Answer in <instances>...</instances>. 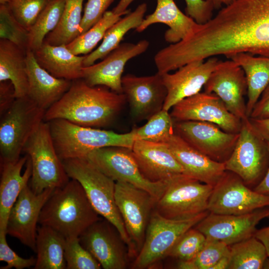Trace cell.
<instances>
[{"mask_svg": "<svg viewBox=\"0 0 269 269\" xmlns=\"http://www.w3.org/2000/svg\"><path fill=\"white\" fill-rule=\"evenodd\" d=\"M115 201L130 242V258H135L143 244L156 199L146 191L130 183H115Z\"/></svg>", "mask_w": 269, "mask_h": 269, "instance_id": "9", "label": "cell"}, {"mask_svg": "<svg viewBox=\"0 0 269 269\" xmlns=\"http://www.w3.org/2000/svg\"><path fill=\"white\" fill-rule=\"evenodd\" d=\"M7 233L0 232V261L7 263L0 269H23L34 267L36 258L31 257L28 259L20 257L16 254L8 245L6 236Z\"/></svg>", "mask_w": 269, "mask_h": 269, "instance_id": "42", "label": "cell"}, {"mask_svg": "<svg viewBox=\"0 0 269 269\" xmlns=\"http://www.w3.org/2000/svg\"><path fill=\"white\" fill-rule=\"evenodd\" d=\"M10 81L15 98L27 96L28 81L26 51L13 43L0 39V82Z\"/></svg>", "mask_w": 269, "mask_h": 269, "instance_id": "28", "label": "cell"}, {"mask_svg": "<svg viewBox=\"0 0 269 269\" xmlns=\"http://www.w3.org/2000/svg\"><path fill=\"white\" fill-rule=\"evenodd\" d=\"M235 147L224 162L226 171L238 175L246 184L256 182L264 171L268 154L266 141L256 130L250 118L242 121Z\"/></svg>", "mask_w": 269, "mask_h": 269, "instance_id": "12", "label": "cell"}, {"mask_svg": "<svg viewBox=\"0 0 269 269\" xmlns=\"http://www.w3.org/2000/svg\"><path fill=\"white\" fill-rule=\"evenodd\" d=\"M115 182L130 183L149 192L157 201L169 182H152L141 173L131 148L109 146L96 149L86 157Z\"/></svg>", "mask_w": 269, "mask_h": 269, "instance_id": "10", "label": "cell"}, {"mask_svg": "<svg viewBox=\"0 0 269 269\" xmlns=\"http://www.w3.org/2000/svg\"><path fill=\"white\" fill-rule=\"evenodd\" d=\"M255 105L249 118L264 119L269 118V84Z\"/></svg>", "mask_w": 269, "mask_h": 269, "instance_id": "46", "label": "cell"}, {"mask_svg": "<svg viewBox=\"0 0 269 269\" xmlns=\"http://www.w3.org/2000/svg\"><path fill=\"white\" fill-rule=\"evenodd\" d=\"M230 254V246L221 241L207 239L197 255L187 261H179L181 269H211L221 259Z\"/></svg>", "mask_w": 269, "mask_h": 269, "instance_id": "37", "label": "cell"}, {"mask_svg": "<svg viewBox=\"0 0 269 269\" xmlns=\"http://www.w3.org/2000/svg\"><path fill=\"white\" fill-rule=\"evenodd\" d=\"M64 258L66 269H100L94 256L80 243L79 237L66 239Z\"/></svg>", "mask_w": 269, "mask_h": 269, "instance_id": "40", "label": "cell"}, {"mask_svg": "<svg viewBox=\"0 0 269 269\" xmlns=\"http://www.w3.org/2000/svg\"><path fill=\"white\" fill-rule=\"evenodd\" d=\"M186 15L199 24L205 23L213 16L215 8L212 0H185Z\"/></svg>", "mask_w": 269, "mask_h": 269, "instance_id": "44", "label": "cell"}, {"mask_svg": "<svg viewBox=\"0 0 269 269\" xmlns=\"http://www.w3.org/2000/svg\"><path fill=\"white\" fill-rule=\"evenodd\" d=\"M55 188L35 193L29 184L19 194L8 218L6 233L36 252L37 224L41 211Z\"/></svg>", "mask_w": 269, "mask_h": 269, "instance_id": "16", "label": "cell"}, {"mask_svg": "<svg viewBox=\"0 0 269 269\" xmlns=\"http://www.w3.org/2000/svg\"><path fill=\"white\" fill-rule=\"evenodd\" d=\"M135 129V140L165 143L174 133V124L168 111L162 110L142 127Z\"/></svg>", "mask_w": 269, "mask_h": 269, "instance_id": "36", "label": "cell"}, {"mask_svg": "<svg viewBox=\"0 0 269 269\" xmlns=\"http://www.w3.org/2000/svg\"><path fill=\"white\" fill-rule=\"evenodd\" d=\"M206 241L205 235L195 228L186 231L176 242L167 257L179 261H187L194 258Z\"/></svg>", "mask_w": 269, "mask_h": 269, "instance_id": "39", "label": "cell"}, {"mask_svg": "<svg viewBox=\"0 0 269 269\" xmlns=\"http://www.w3.org/2000/svg\"><path fill=\"white\" fill-rule=\"evenodd\" d=\"M268 258L265 246L254 235L230 246L228 269H263Z\"/></svg>", "mask_w": 269, "mask_h": 269, "instance_id": "33", "label": "cell"}, {"mask_svg": "<svg viewBox=\"0 0 269 269\" xmlns=\"http://www.w3.org/2000/svg\"><path fill=\"white\" fill-rule=\"evenodd\" d=\"M32 164L27 154L16 161L1 162L0 232L6 233L10 210L32 175Z\"/></svg>", "mask_w": 269, "mask_h": 269, "instance_id": "25", "label": "cell"}, {"mask_svg": "<svg viewBox=\"0 0 269 269\" xmlns=\"http://www.w3.org/2000/svg\"><path fill=\"white\" fill-rule=\"evenodd\" d=\"M14 89L10 81L0 82V112L2 115L15 99Z\"/></svg>", "mask_w": 269, "mask_h": 269, "instance_id": "45", "label": "cell"}, {"mask_svg": "<svg viewBox=\"0 0 269 269\" xmlns=\"http://www.w3.org/2000/svg\"><path fill=\"white\" fill-rule=\"evenodd\" d=\"M84 0H66L56 27L46 36L44 42L52 45H67L80 35Z\"/></svg>", "mask_w": 269, "mask_h": 269, "instance_id": "32", "label": "cell"}, {"mask_svg": "<svg viewBox=\"0 0 269 269\" xmlns=\"http://www.w3.org/2000/svg\"><path fill=\"white\" fill-rule=\"evenodd\" d=\"M99 216L81 184L71 179L54 189L41 211L38 224L52 228L66 239L79 237L101 219Z\"/></svg>", "mask_w": 269, "mask_h": 269, "instance_id": "2", "label": "cell"}, {"mask_svg": "<svg viewBox=\"0 0 269 269\" xmlns=\"http://www.w3.org/2000/svg\"><path fill=\"white\" fill-rule=\"evenodd\" d=\"M28 31L14 17L7 4L0 5V39L8 40L26 51Z\"/></svg>", "mask_w": 269, "mask_h": 269, "instance_id": "38", "label": "cell"}, {"mask_svg": "<svg viewBox=\"0 0 269 269\" xmlns=\"http://www.w3.org/2000/svg\"><path fill=\"white\" fill-rule=\"evenodd\" d=\"M62 161L69 178L81 184L93 208L116 227L129 250V238L115 201L116 182L86 158Z\"/></svg>", "mask_w": 269, "mask_h": 269, "instance_id": "4", "label": "cell"}, {"mask_svg": "<svg viewBox=\"0 0 269 269\" xmlns=\"http://www.w3.org/2000/svg\"><path fill=\"white\" fill-rule=\"evenodd\" d=\"M219 60L212 57L204 60H196L179 68L173 74L161 75L167 90L163 110L168 111L178 102L200 92L215 70Z\"/></svg>", "mask_w": 269, "mask_h": 269, "instance_id": "21", "label": "cell"}, {"mask_svg": "<svg viewBox=\"0 0 269 269\" xmlns=\"http://www.w3.org/2000/svg\"><path fill=\"white\" fill-rule=\"evenodd\" d=\"M250 120L262 137L266 141H269V118L264 119L250 118Z\"/></svg>", "mask_w": 269, "mask_h": 269, "instance_id": "47", "label": "cell"}, {"mask_svg": "<svg viewBox=\"0 0 269 269\" xmlns=\"http://www.w3.org/2000/svg\"><path fill=\"white\" fill-rule=\"evenodd\" d=\"M266 217H269L268 209L261 208L242 215L210 213L194 227L207 239L221 241L231 246L253 236L257 225Z\"/></svg>", "mask_w": 269, "mask_h": 269, "instance_id": "20", "label": "cell"}, {"mask_svg": "<svg viewBox=\"0 0 269 269\" xmlns=\"http://www.w3.org/2000/svg\"><path fill=\"white\" fill-rule=\"evenodd\" d=\"M264 268L269 269V262L266 261Z\"/></svg>", "mask_w": 269, "mask_h": 269, "instance_id": "54", "label": "cell"}, {"mask_svg": "<svg viewBox=\"0 0 269 269\" xmlns=\"http://www.w3.org/2000/svg\"><path fill=\"white\" fill-rule=\"evenodd\" d=\"M123 93L103 86H90L82 79L73 81L69 90L45 111L44 120L61 119L95 128L113 122L126 102Z\"/></svg>", "mask_w": 269, "mask_h": 269, "instance_id": "1", "label": "cell"}, {"mask_svg": "<svg viewBox=\"0 0 269 269\" xmlns=\"http://www.w3.org/2000/svg\"><path fill=\"white\" fill-rule=\"evenodd\" d=\"M51 0H10L7 5L17 20L28 31Z\"/></svg>", "mask_w": 269, "mask_h": 269, "instance_id": "41", "label": "cell"}, {"mask_svg": "<svg viewBox=\"0 0 269 269\" xmlns=\"http://www.w3.org/2000/svg\"><path fill=\"white\" fill-rule=\"evenodd\" d=\"M174 132L192 147L212 160L225 162L231 154L239 136L206 122L176 121Z\"/></svg>", "mask_w": 269, "mask_h": 269, "instance_id": "15", "label": "cell"}, {"mask_svg": "<svg viewBox=\"0 0 269 269\" xmlns=\"http://www.w3.org/2000/svg\"><path fill=\"white\" fill-rule=\"evenodd\" d=\"M243 70L247 83V116L251 112L262 93L269 84V57H256L248 53H240L230 56Z\"/></svg>", "mask_w": 269, "mask_h": 269, "instance_id": "29", "label": "cell"}, {"mask_svg": "<svg viewBox=\"0 0 269 269\" xmlns=\"http://www.w3.org/2000/svg\"><path fill=\"white\" fill-rule=\"evenodd\" d=\"M45 111L25 96L16 98L0 115L1 162H14L20 158L27 141L43 121Z\"/></svg>", "mask_w": 269, "mask_h": 269, "instance_id": "5", "label": "cell"}, {"mask_svg": "<svg viewBox=\"0 0 269 269\" xmlns=\"http://www.w3.org/2000/svg\"><path fill=\"white\" fill-rule=\"evenodd\" d=\"M10 0H0V4H7Z\"/></svg>", "mask_w": 269, "mask_h": 269, "instance_id": "53", "label": "cell"}, {"mask_svg": "<svg viewBox=\"0 0 269 269\" xmlns=\"http://www.w3.org/2000/svg\"><path fill=\"white\" fill-rule=\"evenodd\" d=\"M122 86L135 120H148L162 110L167 90L157 72L147 76L127 74L122 77Z\"/></svg>", "mask_w": 269, "mask_h": 269, "instance_id": "19", "label": "cell"}, {"mask_svg": "<svg viewBox=\"0 0 269 269\" xmlns=\"http://www.w3.org/2000/svg\"><path fill=\"white\" fill-rule=\"evenodd\" d=\"M234 0H212L215 8H220L222 5H227L232 3Z\"/></svg>", "mask_w": 269, "mask_h": 269, "instance_id": "52", "label": "cell"}, {"mask_svg": "<svg viewBox=\"0 0 269 269\" xmlns=\"http://www.w3.org/2000/svg\"><path fill=\"white\" fill-rule=\"evenodd\" d=\"M114 0H88L80 28V35L89 30L107 11Z\"/></svg>", "mask_w": 269, "mask_h": 269, "instance_id": "43", "label": "cell"}, {"mask_svg": "<svg viewBox=\"0 0 269 269\" xmlns=\"http://www.w3.org/2000/svg\"><path fill=\"white\" fill-rule=\"evenodd\" d=\"M209 212L184 219H168L153 210L146 231L142 247L134 258L132 268H150L167 257L178 240L188 230L194 227Z\"/></svg>", "mask_w": 269, "mask_h": 269, "instance_id": "7", "label": "cell"}, {"mask_svg": "<svg viewBox=\"0 0 269 269\" xmlns=\"http://www.w3.org/2000/svg\"><path fill=\"white\" fill-rule=\"evenodd\" d=\"M254 236L260 240L265 246L269 262V226L256 231Z\"/></svg>", "mask_w": 269, "mask_h": 269, "instance_id": "49", "label": "cell"}, {"mask_svg": "<svg viewBox=\"0 0 269 269\" xmlns=\"http://www.w3.org/2000/svg\"><path fill=\"white\" fill-rule=\"evenodd\" d=\"M132 150L142 174L150 181L166 182L185 174L166 143L135 140Z\"/></svg>", "mask_w": 269, "mask_h": 269, "instance_id": "22", "label": "cell"}, {"mask_svg": "<svg viewBox=\"0 0 269 269\" xmlns=\"http://www.w3.org/2000/svg\"><path fill=\"white\" fill-rule=\"evenodd\" d=\"M157 23H164L169 27L164 33V39L170 44L187 39L196 31L199 25L183 13L174 0H157L154 12L146 16L135 30L141 32Z\"/></svg>", "mask_w": 269, "mask_h": 269, "instance_id": "26", "label": "cell"}, {"mask_svg": "<svg viewBox=\"0 0 269 269\" xmlns=\"http://www.w3.org/2000/svg\"><path fill=\"white\" fill-rule=\"evenodd\" d=\"M204 87L205 92L216 95L242 121L249 119L244 99L247 94L246 78L242 68L234 61L219 60Z\"/></svg>", "mask_w": 269, "mask_h": 269, "instance_id": "17", "label": "cell"}, {"mask_svg": "<svg viewBox=\"0 0 269 269\" xmlns=\"http://www.w3.org/2000/svg\"><path fill=\"white\" fill-rule=\"evenodd\" d=\"M80 244L104 269H126L128 267V247L116 227L107 219H100L79 237Z\"/></svg>", "mask_w": 269, "mask_h": 269, "instance_id": "13", "label": "cell"}, {"mask_svg": "<svg viewBox=\"0 0 269 269\" xmlns=\"http://www.w3.org/2000/svg\"><path fill=\"white\" fill-rule=\"evenodd\" d=\"M121 16L112 10L107 11L103 17L89 30L66 45L67 48L76 55L89 54L103 39L107 30Z\"/></svg>", "mask_w": 269, "mask_h": 269, "instance_id": "35", "label": "cell"}, {"mask_svg": "<svg viewBox=\"0 0 269 269\" xmlns=\"http://www.w3.org/2000/svg\"><path fill=\"white\" fill-rule=\"evenodd\" d=\"M23 151L31 162L32 171L29 185L35 193L39 194L49 188L63 187L69 181L54 145L47 122L41 123Z\"/></svg>", "mask_w": 269, "mask_h": 269, "instance_id": "6", "label": "cell"}, {"mask_svg": "<svg viewBox=\"0 0 269 269\" xmlns=\"http://www.w3.org/2000/svg\"><path fill=\"white\" fill-rule=\"evenodd\" d=\"M66 0H51L42 11L28 32L27 49L33 52L44 42L46 35L58 24Z\"/></svg>", "mask_w": 269, "mask_h": 269, "instance_id": "34", "label": "cell"}, {"mask_svg": "<svg viewBox=\"0 0 269 269\" xmlns=\"http://www.w3.org/2000/svg\"><path fill=\"white\" fill-rule=\"evenodd\" d=\"M213 186L182 174L169 180L154 210L168 219H184L208 211Z\"/></svg>", "mask_w": 269, "mask_h": 269, "instance_id": "8", "label": "cell"}, {"mask_svg": "<svg viewBox=\"0 0 269 269\" xmlns=\"http://www.w3.org/2000/svg\"><path fill=\"white\" fill-rule=\"evenodd\" d=\"M170 115L176 121L206 122L230 133H239L242 121L232 114L215 94L199 92L183 99L172 108Z\"/></svg>", "mask_w": 269, "mask_h": 269, "instance_id": "14", "label": "cell"}, {"mask_svg": "<svg viewBox=\"0 0 269 269\" xmlns=\"http://www.w3.org/2000/svg\"><path fill=\"white\" fill-rule=\"evenodd\" d=\"M184 169L185 174L215 186L225 175V163L212 160L174 133L165 142Z\"/></svg>", "mask_w": 269, "mask_h": 269, "instance_id": "23", "label": "cell"}, {"mask_svg": "<svg viewBox=\"0 0 269 269\" xmlns=\"http://www.w3.org/2000/svg\"><path fill=\"white\" fill-rule=\"evenodd\" d=\"M28 81L27 96L41 108L47 110L69 90L72 81L58 78L37 63L32 51L26 50Z\"/></svg>", "mask_w": 269, "mask_h": 269, "instance_id": "24", "label": "cell"}, {"mask_svg": "<svg viewBox=\"0 0 269 269\" xmlns=\"http://www.w3.org/2000/svg\"><path fill=\"white\" fill-rule=\"evenodd\" d=\"M149 45V42L145 39L136 43H121L100 62L83 67L81 79L90 86H103L123 93L122 74L126 63L145 52Z\"/></svg>", "mask_w": 269, "mask_h": 269, "instance_id": "18", "label": "cell"}, {"mask_svg": "<svg viewBox=\"0 0 269 269\" xmlns=\"http://www.w3.org/2000/svg\"><path fill=\"white\" fill-rule=\"evenodd\" d=\"M57 154L62 160L86 158L92 151L109 146L132 148L135 129L125 134L79 126L64 119L47 122Z\"/></svg>", "mask_w": 269, "mask_h": 269, "instance_id": "3", "label": "cell"}, {"mask_svg": "<svg viewBox=\"0 0 269 269\" xmlns=\"http://www.w3.org/2000/svg\"><path fill=\"white\" fill-rule=\"evenodd\" d=\"M65 242L66 238L54 229L39 225L37 229V257L34 269H66L64 258Z\"/></svg>", "mask_w": 269, "mask_h": 269, "instance_id": "31", "label": "cell"}, {"mask_svg": "<svg viewBox=\"0 0 269 269\" xmlns=\"http://www.w3.org/2000/svg\"><path fill=\"white\" fill-rule=\"evenodd\" d=\"M134 0H120L117 5L112 10L116 14L123 15L130 12L128 9L129 5Z\"/></svg>", "mask_w": 269, "mask_h": 269, "instance_id": "50", "label": "cell"}, {"mask_svg": "<svg viewBox=\"0 0 269 269\" xmlns=\"http://www.w3.org/2000/svg\"><path fill=\"white\" fill-rule=\"evenodd\" d=\"M266 145L269 156V141H266ZM254 190L260 193L269 195V166L264 178L258 184Z\"/></svg>", "mask_w": 269, "mask_h": 269, "instance_id": "48", "label": "cell"}, {"mask_svg": "<svg viewBox=\"0 0 269 269\" xmlns=\"http://www.w3.org/2000/svg\"><path fill=\"white\" fill-rule=\"evenodd\" d=\"M230 264V254L221 259L211 269H228Z\"/></svg>", "mask_w": 269, "mask_h": 269, "instance_id": "51", "label": "cell"}, {"mask_svg": "<svg viewBox=\"0 0 269 269\" xmlns=\"http://www.w3.org/2000/svg\"><path fill=\"white\" fill-rule=\"evenodd\" d=\"M269 206V195L252 190L236 174L225 175L213 187L208 211L223 215H242Z\"/></svg>", "mask_w": 269, "mask_h": 269, "instance_id": "11", "label": "cell"}, {"mask_svg": "<svg viewBox=\"0 0 269 269\" xmlns=\"http://www.w3.org/2000/svg\"><path fill=\"white\" fill-rule=\"evenodd\" d=\"M147 7L146 3H141L133 11L129 12L114 23L107 30L101 44L95 50L85 55L83 67L92 65L116 48L129 31L136 29L140 25Z\"/></svg>", "mask_w": 269, "mask_h": 269, "instance_id": "30", "label": "cell"}, {"mask_svg": "<svg viewBox=\"0 0 269 269\" xmlns=\"http://www.w3.org/2000/svg\"><path fill=\"white\" fill-rule=\"evenodd\" d=\"M33 53L39 65L52 76L72 81L81 79L85 55L73 54L66 45L43 42Z\"/></svg>", "mask_w": 269, "mask_h": 269, "instance_id": "27", "label": "cell"}]
</instances>
